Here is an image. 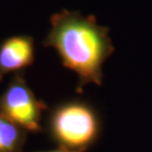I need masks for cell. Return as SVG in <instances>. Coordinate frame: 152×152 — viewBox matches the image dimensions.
<instances>
[{
	"label": "cell",
	"mask_w": 152,
	"mask_h": 152,
	"mask_svg": "<svg viewBox=\"0 0 152 152\" xmlns=\"http://www.w3.org/2000/svg\"><path fill=\"white\" fill-rule=\"evenodd\" d=\"M44 45L54 48L62 65L76 73L78 93L89 84L101 86L103 66L115 51L109 29L100 25L95 16L66 9L51 15Z\"/></svg>",
	"instance_id": "obj_1"
},
{
	"label": "cell",
	"mask_w": 152,
	"mask_h": 152,
	"mask_svg": "<svg viewBox=\"0 0 152 152\" xmlns=\"http://www.w3.org/2000/svg\"><path fill=\"white\" fill-rule=\"evenodd\" d=\"M54 140L71 150H86L99 138L101 123L96 111L81 101L58 106L50 118Z\"/></svg>",
	"instance_id": "obj_2"
},
{
	"label": "cell",
	"mask_w": 152,
	"mask_h": 152,
	"mask_svg": "<svg viewBox=\"0 0 152 152\" xmlns=\"http://www.w3.org/2000/svg\"><path fill=\"white\" fill-rule=\"evenodd\" d=\"M45 106L37 99L22 74H16L0 96V114L33 132L42 130L41 118Z\"/></svg>",
	"instance_id": "obj_3"
},
{
	"label": "cell",
	"mask_w": 152,
	"mask_h": 152,
	"mask_svg": "<svg viewBox=\"0 0 152 152\" xmlns=\"http://www.w3.org/2000/svg\"><path fill=\"white\" fill-rule=\"evenodd\" d=\"M35 60L34 39L27 35L7 38L0 44V81L9 73H16Z\"/></svg>",
	"instance_id": "obj_4"
},
{
	"label": "cell",
	"mask_w": 152,
	"mask_h": 152,
	"mask_svg": "<svg viewBox=\"0 0 152 152\" xmlns=\"http://www.w3.org/2000/svg\"><path fill=\"white\" fill-rule=\"evenodd\" d=\"M24 130L0 114V152H20L24 144Z\"/></svg>",
	"instance_id": "obj_5"
},
{
	"label": "cell",
	"mask_w": 152,
	"mask_h": 152,
	"mask_svg": "<svg viewBox=\"0 0 152 152\" xmlns=\"http://www.w3.org/2000/svg\"><path fill=\"white\" fill-rule=\"evenodd\" d=\"M45 152H86V150H71V149H68V148H65L63 146H59L57 149L45 151Z\"/></svg>",
	"instance_id": "obj_6"
}]
</instances>
